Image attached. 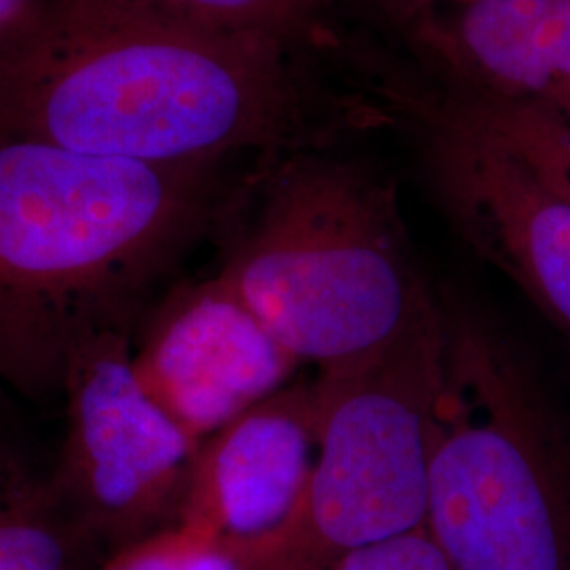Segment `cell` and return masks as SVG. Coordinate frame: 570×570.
Here are the masks:
<instances>
[{
  "mask_svg": "<svg viewBox=\"0 0 570 570\" xmlns=\"http://www.w3.org/2000/svg\"><path fill=\"white\" fill-rule=\"evenodd\" d=\"M285 35L155 0H41L0 37V144L223 165L287 134Z\"/></svg>",
  "mask_w": 570,
  "mask_h": 570,
  "instance_id": "obj_1",
  "label": "cell"
},
{
  "mask_svg": "<svg viewBox=\"0 0 570 570\" xmlns=\"http://www.w3.org/2000/svg\"><path fill=\"white\" fill-rule=\"evenodd\" d=\"M218 167L0 144V387L30 406L63 402L85 346L134 334L216 216Z\"/></svg>",
  "mask_w": 570,
  "mask_h": 570,
  "instance_id": "obj_2",
  "label": "cell"
},
{
  "mask_svg": "<svg viewBox=\"0 0 570 570\" xmlns=\"http://www.w3.org/2000/svg\"><path fill=\"white\" fill-rule=\"evenodd\" d=\"M218 275L317 374L362 366L435 303L395 190L366 167L296 155L268 174Z\"/></svg>",
  "mask_w": 570,
  "mask_h": 570,
  "instance_id": "obj_3",
  "label": "cell"
},
{
  "mask_svg": "<svg viewBox=\"0 0 570 570\" xmlns=\"http://www.w3.org/2000/svg\"><path fill=\"white\" fill-rule=\"evenodd\" d=\"M425 529L456 570H570V416L489 313L438 294Z\"/></svg>",
  "mask_w": 570,
  "mask_h": 570,
  "instance_id": "obj_4",
  "label": "cell"
},
{
  "mask_svg": "<svg viewBox=\"0 0 570 570\" xmlns=\"http://www.w3.org/2000/svg\"><path fill=\"white\" fill-rule=\"evenodd\" d=\"M444 327L428 313L362 366L317 374L315 454L285 560L326 570L348 551L425 529Z\"/></svg>",
  "mask_w": 570,
  "mask_h": 570,
  "instance_id": "obj_5",
  "label": "cell"
},
{
  "mask_svg": "<svg viewBox=\"0 0 570 570\" xmlns=\"http://www.w3.org/2000/svg\"><path fill=\"white\" fill-rule=\"evenodd\" d=\"M61 404L66 431L49 484L106 558L174 527L202 444L144 389L131 336L85 346Z\"/></svg>",
  "mask_w": 570,
  "mask_h": 570,
  "instance_id": "obj_6",
  "label": "cell"
},
{
  "mask_svg": "<svg viewBox=\"0 0 570 570\" xmlns=\"http://www.w3.org/2000/svg\"><path fill=\"white\" fill-rule=\"evenodd\" d=\"M148 395L195 442L294 381L301 364L216 273L176 285L131 334Z\"/></svg>",
  "mask_w": 570,
  "mask_h": 570,
  "instance_id": "obj_7",
  "label": "cell"
},
{
  "mask_svg": "<svg viewBox=\"0 0 570 570\" xmlns=\"http://www.w3.org/2000/svg\"><path fill=\"white\" fill-rule=\"evenodd\" d=\"M431 174L459 233L570 343V197L489 134L450 115Z\"/></svg>",
  "mask_w": 570,
  "mask_h": 570,
  "instance_id": "obj_8",
  "label": "cell"
},
{
  "mask_svg": "<svg viewBox=\"0 0 570 570\" xmlns=\"http://www.w3.org/2000/svg\"><path fill=\"white\" fill-rule=\"evenodd\" d=\"M313 454L315 385L292 381L202 442L176 524L244 543L282 534Z\"/></svg>",
  "mask_w": 570,
  "mask_h": 570,
  "instance_id": "obj_9",
  "label": "cell"
},
{
  "mask_svg": "<svg viewBox=\"0 0 570 570\" xmlns=\"http://www.w3.org/2000/svg\"><path fill=\"white\" fill-rule=\"evenodd\" d=\"M416 32L468 94L570 122V0H429Z\"/></svg>",
  "mask_w": 570,
  "mask_h": 570,
  "instance_id": "obj_10",
  "label": "cell"
},
{
  "mask_svg": "<svg viewBox=\"0 0 570 570\" xmlns=\"http://www.w3.org/2000/svg\"><path fill=\"white\" fill-rule=\"evenodd\" d=\"M100 546L66 510L49 484L0 494V570H98Z\"/></svg>",
  "mask_w": 570,
  "mask_h": 570,
  "instance_id": "obj_11",
  "label": "cell"
},
{
  "mask_svg": "<svg viewBox=\"0 0 570 570\" xmlns=\"http://www.w3.org/2000/svg\"><path fill=\"white\" fill-rule=\"evenodd\" d=\"M284 560L285 532L244 543L174 524L110 553L98 570H279Z\"/></svg>",
  "mask_w": 570,
  "mask_h": 570,
  "instance_id": "obj_12",
  "label": "cell"
},
{
  "mask_svg": "<svg viewBox=\"0 0 570 570\" xmlns=\"http://www.w3.org/2000/svg\"><path fill=\"white\" fill-rule=\"evenodd\" d=\"M452 115L503 144L570 197V122L524 104L468 94Z\"/></svg>",
  "mask_w": 570,
  "mask_h": 570,
  "instance_id": "obj_13",
  "label": "cell"
},
{
  "mask_svg": "<svg viewBox=\"0 0 570 570\" xmlns=\"http://www.w3.org/2000/svg\"><path fill=\"white\" fill-rule=\"evenodd\" d=\"M326 570H456L428 529L348 551Z\"/></svg>",
  "mask_w": 570,
  "mask_h": 570,
  "instance_id": "obj_14",
  "label": "cell"
},
{
  "mask_svg": "<svg viewBox=\"0 0 570 570\" xmlns=\"http://www.w3.org/2000/svg\"><path fill=\"white\" fill-rule=\"evenodd\" d=\"M195 20L245 28L287 32L292 21L294 0H155Z\"/></svg>",
  "mask_w": 570,
  "mask_h": 570,
  "instance_id": "obj_15",
  "label": "cell"
},
{
  "mask_svg": "<svg viewBox=\"0 0 570 570\" xmlns=\"http://www.w3.org/2000/svg\"><path fill=\"white\" fill-rule=\"evenodd\" d=\"M20 404L7 389L0 387V494L37 484L49 473L37 459Z\"/></svg>",
  "mask_w": 570,
  "mask_h": 570,
  "instance_id": "obj_16",
  "label": "cell"
},
{
  "mask_svg": "<svg viewBox=\"0 0 570 570\" xmlns=\"http://www.w3.org/2000/svg\"><path fill=\"white\" fill-rule=\"evenodd\" d=\"M41 0H0V37L18 26Z\"/></svg>",
  "mask_w": 570,
  "mask_h": 570,
  "instance_id": "obj_17",
  "label": "cell"
},
{
  "mask_svg": "<svg viewBox=\"0 0 570 570\" xmlns=\"http://www.w3.org/2000/svg\"><path fill=\"white\" fill-rule=\"evenodd\" d=\"M279 570H294V569H289V567H287V564H285V562H284V567H282V569H279Z\"/></svg>",
  "mask_w": 570,
  "mask_h": 570,
  "instance_id": "obj_18",
  "label": "cell"
}]
</instances>
